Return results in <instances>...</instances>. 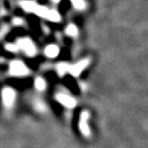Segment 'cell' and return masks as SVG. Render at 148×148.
Returning a JSON list of instances; mask_svg holds the SVG:
<instances>
[{
	"instance_id": "cell-9",
	"label": "cell",
	"mask_w": 148,
	"mask_h": 148,
	"mask_svg": "<svg viewBox=\"0 0 148 148\" xmlns=\"http://www.w3.org/2000/svg\"><path fill=\"white\" fill-rule=\"evenodd\" d=\"M66 33H67V35H70V36H76L78 34V29L75 24H69L68 27H66Z\"/></svg>"
},
{
	"instance_id": "cell-12",
	"label": "cell",
	"mask_w": 148,
	"mask_h": 148,
	"mask_svg": "<svg viewBox=\"0 0 148 148\" xmlns=\"http://www.w3.org/2000/svg\"><path fill=\"white\" fill-rule=\"evenodd\" d=\"M75 8L77 9H84L85 8V1L84 0H70Z\"/></svg>"
},
{
	"instance_id": "cell-6",
	"label": "cell",
	"mask_w": 148,
	"mask_h": 148,
	"mask_svg": "<svg viewBox=\"0 0 148 148\" xmlns=\"http://www.w3.org/2000/svg\"><path fill=\"white\" fill-rule=\"evenodd\" d=\"M56 100L58 101L60 104L66 106V108H74L75 104H76V101L71 97L64 95V93H59V95H56Z\"/></svg>"
},
{
	"instance_id": "cell-8",
	"label": "cell",
	"mask_w": 148,
	"mask_h": 148,
	"mask_svg": "<svg viewBox=\"0 0 148 148\" xmlns=\"http://www.w3.org/2000/svg\"><path fill=\"white\" fill-rule=\"evenodd\" d=\"M58 54H59L58 46H56V45H54V44L48 45V46H46V48H45V55H46L47 57H49V58H55Z\"/></svg>"
},
{
	"instance_id": "cell-5",
	"label": "cell",
	"mask_w": 148,
	"mask_h": 148,
	"mask_svg": "<svg viewBox=\"0 0 148 148\" xmlns=\"http://www.w3.org/2000/svg\"><path fill=\"white\" fill-rule=\"evenodd\" d=\"M89 59H84V60H81V62H79V63L74 65V66H70L68 68V73H70L75 77H78L81 74V71L89 65Z\"/></svg>"
},
{
	"instance_id": "cell-10",
	"label": "cell",
	"mask_w": 148,
	"mask_h": 148,
	"mask_svg": "<svg viewBox=\"0 0 148 148\" xmlns=\"http://www.w3.org/2000/svg\"><path fill=\"white\" fill-rule=\"evenodd\" d=\"M68 68H69L68 65H66V64H59L58 67H57L58 74L60 75V76H64L66 73H68Z\"/></svg>"
},
{
	"instance_id": "cell-1",
	"label": "cell",
	"mask_w": 148,
	"mask_h": 148,
	"mask_svg": "<svg viewBox=\"0 0 148 148\" xmlns=\"http://www.w3.org/2000/svg\"><path fill=\"white\" fill-rule=\"evenodd\" d=\"M32 13H35L38 16L48 19V20H51V21L53 22H57L60 20V16H59V13L57 11L51 10V9H47L46 7H42V5H34Z\"/></svg>"
},
{
	"instance_id": "cell-4",
	"label": "cell",
	"mask_w": 148,
	"mask_h": 148,
	"mask_svg": "<svg viewBox=\"0 0 148 148\" xmlns=\"http://www.w3.org/2000/svg\"><path fill=\"white\" fill-rule=\"evenodd\" d=\"M88 119H89V113L88 112H82L80 115V121H79V128L81 133L85 136H90V128L88 125Z\"/></svg>"
},
{
	"instance_id": "cell-13",
	"label": "cell",
	"mask_w": 148,
	"mask_h": 148,
	"mask_svg": "<svg viewBox=\"0 0 148 148\" xmlns=\"http://www.w3.org/2000/svg\"><path fill=\"white\" fill-rule=\"evenodd\" d=\"M7 49L10 51V52H16V51L19 49V47L16 46V45H11V44H9V45H7Z\"/></svg>"
},
{
	"instance_id": "cell-14",
	"label": "cell",
	"mask_w": 148,
	"mask_h": 148,
	"mask_svg": "<svg viewBox=\"0 0 148 148\" xmlns=\"http://www.w3.org/2000/svg\"><path fill=\"white\" fill-rule=\"evenodd\" d=\"M54 2H59V1H60V0H53Z\"/></svg>"
},
{
	"instance_id": "cell-11",
	"label": "cell",
	"mask_w": 148,
	"mask_h": 148,
	"mask_svg": "<svg viewBox=\"0 0 148 148\" xmlns=\"http://www.w3.org/2000/svg\"><path fill=\"white\" fill-rule=\"evenodd\" d=\"M35 87H36V89H38V90L45 89L46 84H45L44 79H42V78H37V79L35 80Z\"/></svg>"
},
{
	"instance_id": "cell-7",
	"label": "cell",
	"mask_w": 148,
	"mask_h": 148,
	"mask_svg": "<svg viewBox=\"0 0 148 148\" xmlns=\"http://www.w3.org/2000/svg\"><path fill=\"white\" fill-rule=\"evenodd\" d=\"M16 99V92L13 91L10 88H7V89H3L2 91V100H3V103H5L7 106H10L13 101Z\"/></svg>"
},
{
	"instance_id": "cell-2",
	"label": "cell",
	"mask_w": 148,
	"mask_h": 148,
	"mask_svg": "<svg viewBox=\"0 0 148 148\" xmlns=\"http://www.w3.org/2000/svg\"><path fill=\"white\" fill-rule=\"evenodd\" d=\"M27 66L21 62H13L10 66V74L12 76H25L27 74Z\"/></svg>"
},
{
	"instance_id": "cell-3",
	"label": "cell",
	"mask_w": 148,
	"mask_h": 148,
	"mask_svg": "<svg viewBox=\"0 0 148 148\" xmlns=\"http://www.w3.org/2000/svg\"><path fill=\"white\" fill-rule=\"evenodd\" d=\"M18 47L23 49L30 56L35 54V46L30 38H21L18 43Z\"/></svg>"
}]
</instances>
